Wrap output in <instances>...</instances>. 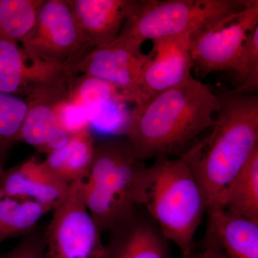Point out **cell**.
Instances as JSON below:
<instances>
[{
	"label": "cell",
	"mask_w": 258,
	"mask_h": 258,
	"mask_svg": "<svg viewBox=\"0 0 258 258\" xmlns=\"http://www.w3.org/2000/svg\"><path fill=\"white\" fill-rule=\"evenodd\" d=\"M217 107L218 96L191 76L144 106L134 107L123 135L142 162L179 157L200 134L212 128Z\"/></svg>",
	"instance_id": "1"
},
{
	"label": "cell",
	"mask_w": 258,
	"mask_h": 258,
	"mask_svg": "<svg viewBox=\"0 0 258 258\" xmlns=\"http://www.w3.org/2000/svg\"><path fill=\"white\" fill-rule=\"evenodd\" d=\"M216 113L210 134L181 156L203 190L208 210L258 149L257 95L232 91L219 96Z\"/></svg>",
	"instance_id": "2"
},
{
	"label": "cell",
	"mask_w": 258,
	"mask_h": 258,
	"mask_svg": "<svg viewBox=\"0 0 258 258\" xmlns=\"http://www.w3.org/2000/svg\"><path fill=\"white\" fill-rule=\"evenodd\" d=\"M161 233L181 255L193 249L195 233L207 212L206 200L182 157L158 158L146 166L140 203Z\"/></svg>",
	"instance_id": "3"
},
{
	"label": "cell",
	"mask_w": 258,
	"mask_h": 258,
	"mask_svg": "<svg viewBox=\"0 0 258 258\" xmlns=\"http://www.w3.org/2000/svg\"><path fill=\"white\" fill-rule=\"evenodd\" d=\"M146 166L136 158L124 137L95 145L91 169L83 180V191L88 211L101 235L135 215Z\"/></svg>",
	"instance_id": "4"
},
{
	"label": "cell",
	"mask_w": 258,
	"mask_h": 258,
	"mask_svg": "<svg viewBox=\"0 0 258 258\" xmlns=\"http://www.w3.org/2000/svg\"><path fill=\"white\" fill-rule=\"evenodd\" d=\"M249 0H131L118 37L147 40L190 35L243 9Z\"/></svg>",
	"instance_id": "5"
},
{
	"label": "cell",
	"mask_w": 258,
	"mask_h": 258,
	"mask_svg": "<svg viewBox=\"0 0 258 258\" xmlns=\"http://www.w3.org/2000/svg\"><path fill=\"white\" fill-rule=\"evenodd\" d=\"M46 227V258H105L106 245L85 201L83 180L71 183Z\"/></svg>",
	"instance_id": "6"
},
{
	"label": "cell",
	"mask_w": 258,
	"mask_h": 258,
	"mask_svg": "<svg viewBox=\"0 0 258 258\" xmlns=\"http://www.w3.org/2000/svg\"><path fill=\"white\" fill-rule=\"evenodd\" d=\"M257 27L258 1L249 0L240 11L194 32L189 40L192 69L203 76L217 71H232Z\"/></svg>",
	"instance_id": "7"
},
{
	"label": "cell",
	"mask_w": 258,
	"mask_h": 258,
	"mask_svg": "<svg viewBox=\"0 0 258 258\" xmlns=\"http://www.w3.org/2000/svg\"><path fill=\"white\" fill-rule=\"evenodd\" d=\"M22 43L32 58L73 68L88 51L73 13L69 0H44L33 30Z\"/></svg>",
	"instance_id": "8"
},
{
	"label": "cell",
	"mask_w": 258,
	"mask_h": 258,
	"mask_svg": "<svg viewBox=\"0 0 258 258\" xmlns=\"http://www.w3.org/2000/svg\"><path fill=\"white\" fill-rule=\"evenodd\" d=\"M142 46L117 37L108 44L94 47L85 54L72 69L74 76L85 75L110 85L124 101L134 107L145 104L141 91V77L147 54Z\"/></svg>",
	"instance_id": "9"
},
{
	"label": "cell",
	"mask_w": 258,
	"mask_h": 258,
	"mask_svg": "<svg viewBox=\"0 0 258 258\" xmlns=\"http://www.w3.org/2000/svg\"><path fill=\"white\" fill-rule=\"evenodd\" d=\"M69 80L34 86L25 94L28 112L20 141L48 154L64 147L71 135L60 125L59 110L69 101Z\"/></svg>",
	"instance_id": "10"
},
{
	"label": "cell",
	"mask_w": 258,
	"mask_h": 258,
	"mask_svg": "<svg viewBox=\"0 0 258 258\" xmlns=\"http://www.w3.org/2000/svg\"><path fill=\"white\" fill-rule=\"evenodd\" d=\"M190 36L179 35L152 41L141 77V91L145 103L191 76Z\"/></svg>",
	"instance_id": "11"
},
{
	"label": "cell",
	"mask_w": 258,
	"mask_h": 258,
	"mask_svg": "<svg viewBox=\"0 0 258 258\" xmlns=\"http://www.w3.org/2000/svg\"><path fill=\"white\" fill-rule=\"evenodd\" d=\"M69 79L67 68L32 58L18 43L0 36V92L25 96L34 86Z\"/></svg>",
	"instance_id": "12"
},
{
	"label": "cell",
	"mask_w": 258,
	"mask_h": 258,
	"mask_svg": "<svg viewBox=\"0 0 258 258\" xmlns=\"http://www.w3.org/2000/svg\"><path fill=\"white\" fill-rule=\"evenodd\" d=\"M69 185L57 179L43 161L32 156L5 169L0 180V198L28 199L52 209Z\"/></svg>",
	"instance_id": "13"
},
{
	"label": "cell",
	"mask_w": 258,
	"mask_h": 258,
	"mask_svg": "<svg viewBox=\"0 0 258 258\" xmlns=\"http://www.w3.org/2000/svg\"><path fill=\"white\" fill-rule=\"evenodd\" d=\"M83 41L89 48L114 41L123 28L131 0H69Z\"/></svg>",
	"instance_id": "14"
},
{
	"label": "cell",
	"mask_w": 258,
	"mask_h": 258,
	"mask_svg": "<svg viewBox=\"0 0 258 258\" xmlns=\"http://www.w3.org/2000/svg\"><path fill=\"white\" fill-rule=\"evenodd\" d=\"M105 258H169V240L149 216H134L109 232Z\"/></svg>",
	"instance_id": "15"
},
{
	"label": "cell",
	"mask_w": 258,
	"mask_h": 258,
	"mask_svg": "<svg viewBox=\"0 0 258 258\" xmlns=\"http://www.w3.org/2000/svg\"><path fill=\"white\" fill-rule=\"evenodd\" d=\"M206 232L227 258H258V223L221 208H210Z\"/></svg>",
	"instance_id": "16"
},
{
	"label": "cell",
	"mask_w": 258,
	"mask_h": 258,
	"mask_svg": "<svg viewBox=\"0 0 258 258\" xmlns=\"http://www.w3.org/2000/svg\"><path fill=\"white\" fill-rule=\"evenodd\" d=\"M95 145L89 126L71 135L67 144L47 154L45 165L66 184L87 177L94 155Z\"/></svg>",
	"instance_id": "17"
},
{
	"label": "cell",
	"mask_w": 258,
	"mask_h": 258,
	"mask_svg": "<svg viewBox=\"0 0 258 258\" xmlns=\"http://www.w3.org/2000/svg\"><path fill=\"white\" fill-rule=\"evenodd\" d=\"M210 208L223 209L258 223V149Z\"/></svg>",
	"instance_id": "18"
},
{
	"label": "cell",
	"mask_w": 258,
	"mask_h": 258,
	"mask_svg": "<svg viewBox=\"0 0 258 258\" xmlns=\"http://www.w3.org/2000/svg\"><path fill=\"white\" fill-rule=\"evenodd\" d=\"M51 210L28 199L0 198V244L8 239L26 235Z\"/></svg>",
	"instance_id": "19"
},
{
	"label": "cell",
	"mask_w": 258,
	"mask_h": 258,
	"mask_svg": "<svg viewBox=\"0 0 258 258\" xmlns=\"http://www.w3.org/2000/svg\"><path fill=\"white\" fill-rule=\"evenodd\" d=\"M44 0H0V36L22 42L36 23Z\"/></svg>",
	"instance_id": "20"
},
{
	"label": "cell",
	"mask_w": 258,
	"mask_h": 258,
	"mask_svg": "<svg viewBox=\"0 0 258 258\" xmlns=\"http://www.w3.org/2000/svg\"><path fill=\"white\" fill-rule=\"evenodd\" d=\"M28 108L25 98L0 92V154H8L13 144L20 142Z\"/></svg>",
	"instance_id": "21"
},
{
	"label": "cell",
	"mask_w": 258,
	"mask_h": 258,
	"mask_svg": "<svg viewBox=\"0 0 258 258\" xmlns=\"http://www.w3.org/2000/svg\"><path fill=\"white\" fill-rule=\"evenodd\" d=\"M237 93H254L258 89V27L247 39L232 69Z\"/></svg>",
	"instance_id": "22"
},
{
	"label": "cell",
	"mask_w": 258,
	"mask_h": 258,
	"mask_svg": "<svg viewBox=\"0 0 258 258\" xmlns=\"http://www.w3.org/2000/svg\"><path fill=\"white\" fill-rule=\"evenodd\" d=\"M46 227L37 225L0 258H46Z\"/></svg>",
	"instance_id": "23"
},
{
	"label": "cell",
	"mask_w": 258,
	"mask_h": 258,
	"mask_svg": "<svg viewBox=\"0 0 258 258\" xmlns=\"http://www.w3.org/2000/svg\"><path fill=\"white\" fill-rule=\"evenodd\" d=\"M182 258H227L215 237L205 232L203 250H192L189 253L182 255Z\"/></svg>",
	"instance_id": "24"
},
{
	"label": "cell",
	"mask_w": 258,
	"mask_h": 258,
	"mask_svg": "<svg viewBox=\"0 0 258 258\" xmlns=\"http://www.w3.org/2000/svg\"><path fill=\"white\" fill-rule=\"evenodd\" d=\"M7 154H0V180L5 170V163L6 160Z\"/></svg>",
	"instance_id": "25"
}]
</instances>
